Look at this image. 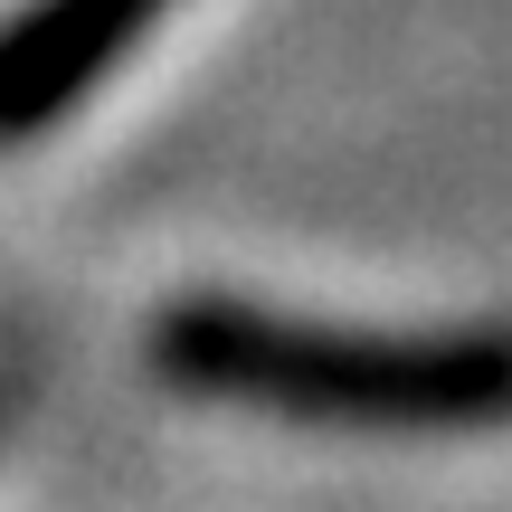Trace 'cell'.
<instances>
[{"label":"cell","mask_w":512,"mask_h":512,"mask_svg":"<svg viewBox=\"0 0 512 512\" xmlns=\"http://www.w3.org/2000/svg\"><path fill=\"white\" fill-rule=\"evenodd\" d=\"M152 370L171 389L256 399L313 427H389V437H456L512 418V332H332L294 313H256L228 294L171 304L152 323Z\"/></svg>","instance_id":"1"},{"label":"cell","mask_w":512,"mask_h":512,"mask_svg":"<svg viewBox=\"0 0 512 512\" xmlns=\"http://www.w3.org/2000/svg\"><path fill=\"white\" fill-rule=\"evenodd\" d=\"M162 0H29L0 29V143L48 133L133 38L152 29Z\"/></svg>","instance_id":"2"}]
</instances>
